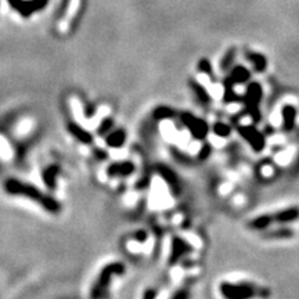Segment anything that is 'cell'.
Masks as SVG:
<instances>
[{
    "instance_id": "obj_4",
    "label": "cell",
    "mask_w": 299,
    "mask_h": 299,
    "mask_svg": "<svg viewBox=\"0 0 299 299\" xmlns=\"http://www.w3.org/2000/svg\"><path fill=\"white\" fill-rule=\"evenodd\" d=\"M238 133L241 135V137H244L245 140L249 143V145L252 147V150L255 151H262L266 145V139L262 133L255 129L254 126H240L238 127Z\"/></svg>"
},
{
    "instance_id": "obj_3",
    "label": "cell",
    "mask_w": 299,
    "mask_h": 299,
    "mask_svg": "<svg viewBox=\"0 0 299 299\" xmlns=\"http://www.w3.org/2000/svg\"><path fill=\"white\" fill-rule=\"evenodd\" d=\"M181 122H183L184 126L190 130L191 136L194 137V139L204 140L205 137L208 136L209 126L204 119H199L195 115H193V114L184 112V114H181Z\"/></svg>"
},
{
    "instance_id": "obj_18",
    "label": "cell",
    "mask_w": 299,
    "mask_h": 299,
    "mask_svg": "<svg viewBox=\"0 0 299 299\" xmlns=\"http://www.w3.org/2000/svg\"><path fill=\"white\" fill-rule=\"evenodd\" d=\"M211 151H212V148L209 147L208 144H204L202 145V148L199 150V159H207L209 155H211Z\"/></svg>"
},
{
    "instance_id": "obj_11",
    "label": "cell",
    "mask_w": 299,
    "mask_h": 299,
    "mask_svg": "<svg viewBox=\"0 0 299 299\" xmlns=\"http://www.w3.org/2000/svg\"><path fill=\"white\" fill-rule=\"evenodd\" d=\"M292 236H294V230L287 229V227H281V229H277V230H272L267 234H264V237H267V238H291Z\"/></svg>"
},
{
    "instance_id": "obj_19",
    "label": "cell",
    "mask_w": 299,
    "mask_h": 299,
    "mask_svg": "<svg viewBox=\"0 0 299 299\" xmlns=\"http://www.w3.org/2000/svg\"><path fill=\"white\" fill-rule=\"evenodd\" d=\"M172 299H187V292L186 291H179Z\"/></svg>"
},
{
    "instance_id": "obj_5",
    "label": "cell",
    "mask_w": 299,
    "mask_h": 299,
    "mask_svg": "<svg viewBox=\"0 0 299 299\" xmlns=\"http://www.w3.org/2000/svg\"><path fill=\"white\" fill-rule=\"evenodd\" d=\"M191 251H193V248H191L190 245L187 244L183 238H180V237H173L172 251H171V259H169V263H171V264L176 263L183 255L190 254Z\"/></svg>"
},
{
    "instance_id": "obj_1",
    "label": "cell",
    "mask_w": 299,
    "mask_h": 299,
    "mask_svg": "<svg viewBox=\"0 0 299 299\" xmlns=\"http://www.w3.org/2000/svg\"><path fill=\"white\" fill-rule=\"evenodd\" d=\"M220 294L226 299H252L255 297L266 298L269 291L256 287L251 282H229L225 281L219 285Z\"/></svg>"
},
{
    "instance_id": "obj_10",
    "label": "cell",
    "mask_w": 299,
    "mask_h": 299,
    "mask_svg": "<svg viewBox=\"0 0 299 299\" xmlns=\"http://www.w3.org/2000/svg\"><path fill=\"white\" fill-rule=\"evenodd\" d=\"M190 85H191V89H193V91L195 93V96H197V99H198L199 103H202V104H209V103H211V97H209L208 91L205 90L199 83L191 81Z\"/></svg>"
},
{
    "instance_id": "obj_16",
    "label": "cell",
    "mask_w": 299,
    "mask_h": 299,
    "mask_svg": "<svg viewBox=\"0 0 299 299\" xmlns=\"http://www.w3.org/2000/svg\"><path fill=\"white\" fill-rule=\"evenodd\" d=\"M173 115H175V111L171 108H165V107H162V108H158L157 111H155V117H157L158 119L173 118Z\"/></svg>"
},
{
    "instance_id": "obj_9",
    "label": "cell",
    "mask_w": 299,
    "mask_h": 299,
    "mask_svg": "<svg viewBox=\"0 0 299 299\" xmlns=\"http://www.w3.org/2000/svg\"><path fill=\"white\" fill-rule=\"evenodd\" d=\"M272 223H274L273 220V215H261L258 218L252 219L248 222V227L252 230H264L270 226Z\"/></svg>"
},
{
    "instance_id": "obj_6",
    "label": "cell",
    "mask_w": 299,
    "mask_h": 299,
    "mask_svg": "<svg viewBox=\"0 0 299 299\" xmlns=\"http://www.w3.org/2000/svg\"><path fill=\"white\" fill-rule=\"evenodd\" d=\"M299 219V208L298 207H291V208L282 209L280 212H276L273 215V220L276 223L280 225H285V223H291L294 220Z\"/></svg>"
},
{
    "instance_id": "obj_2",
    "label": "cell",
    "mask_w": 299,
    "mask_h": 299,
    "mask_svg": "<svg viewBox=\"0 0 299 299\" xmlns=\"http://www.w3.org/2000/svg\"><path fill=\"white\" fill-rule=\"evenodd\" d=\"M262 99V88L259 83H252L248 90H246V96H245V106H246V111L251 115V118L255 123H258L261 121V112H259V103Z\"/></svg>"
},
{
    "instance_id": "obj_14",
    "label": "cell",
    "mask_w": 299,
    "mask_h": 299,
    "mask_svg": "<svg viewBox=\"0 0 299 299\" xmlns=\"http://www.w3.org/2000/svg\"><path fill=\"white\" fill-rule=\"evenodd\" d=\"M212 130H213V133L219 137H229L230 136V133H231L230 126L226 125V123H223V122H216V123L212 126Z\"/></svg>"
},
{
    "instance_id": "obj_8",
    "label": "cell",
    "mask_w": 299,
    "mask_h": 299,
    "mask_svg": "<svg viewBox=\"0 0 299 299\" xmlns=\"http://www.w3.org/2000/svg\"><path fill=\"white\" fill-rule=\"evenodd\" d=\"M159 173H161L163 180L169 184L171 190H172L175 194H179V193H180V183H179V179H177V176L173 173V171L168 169V168H162V169H159Z\"/></svg>"
},
{
    "instance_id": "obj_7",
    "label": "cell",
    "mask_w": 299,
    "mask_h": 299,
    "mask_svg": "<svg viewBox=\"0 0 299 299\" xmlns=\"http://www.w3.org/2000/svg\"><path fill=\"white\" fill-rule=\"evenodd\" d=\"M282 117V126L285 132H291L295 126V119H297V108L294 106H284L281 111Z\"/></svg>"
},
{
    "instance_id": "obj_17",
    "label": "cell",
    "mask_w": 299,
    "mask_h": 299,
    "mask_svg": "<svg viewBox=\"0 0 299 299\" xmlns=\"http://www.w3.org/2000/svg\"><path fill=\"white\" fill-rule=\"evenodd\" d=\"M32 129V122L31 121H21L17 126V133L18 135H28L29 130Z\"/></svg>"
},
{
    "instance_id": "obj_15",
    "label": "cell",
    "mask_w": 299,
    "mask_h": 299,
    "mask_svg": "<svg viewBox=\"0 0 299 299\" xmlns=\"http://www.w3.org/2000/svg\"><path fill=\"white\" fill-rule=\"evenodd\" d=\"M249 60L254 63L255 65V68H256V71H263L266 67V60L263 58L262 55H259V54H251L249 55Z\"/></svg>"
},
{
    "instance_id": "obj_12",
    "label": "cell",
    "mask_w": 299,
    "mask_h": 299,
    "mask_svg": "<svg viewBox=\"0 0 299 299\" xmlns=\"http://www.w3.org/2000/svg\"><path fill=\"white\" fill-rule=\"evenodd\" d=\"M248 78H249V72L243 67H237L231 73V81L234 83H244L248 81Z\"/></svg>"
},
{
    "instance_id": "obj_13",
    "label": "cell",
    "mask_w": 299,
    "mask_h": 299,
    "mask_svg": "<svg viewBox=\"0 0 299 299\" xmlns=\"http://www.w3.org/2000/svg\"><path fill=\"white\" fill-rule=\"evenodd\" d=\"M13 157V148L9 141L3 136H0V158L1 159H10Z\"/></svg>"
}]
</instances>
